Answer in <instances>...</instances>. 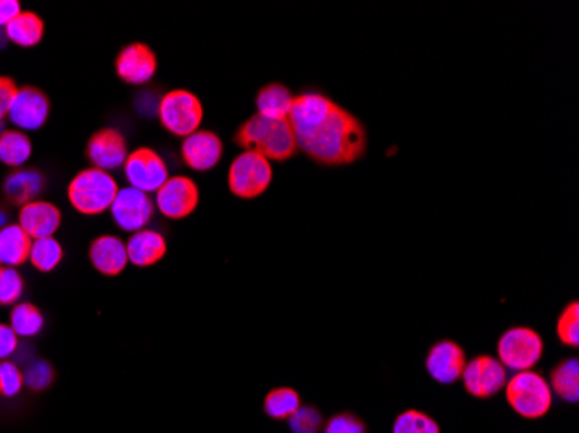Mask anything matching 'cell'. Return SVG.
<instances>
[{"label": "cell", "mask_w": 579, "mask_h": 433, "mask_svg": "<svg viewBox=\"0 0 579 433\" xmlns=\"http://www.w3.org/2000/svg\"><path fill=\"white\" fill-rule=\"evenodd\" d=\"M288 122L297 148L319 165H352L363 160L368 151L365 123L321 91L293 96Z\"/></svg>", "instance_id": "1"}, {"label": "cell", "mask_w": 579, "mask_h": 433, "mask_svg": "<svg viewBox=\"0 0 579 433\" xmlns=\"http://www.w3.org/2000/svg\"><path fill=\"white\" fill-rule=\"evenodd\" d=\"M235 143L245 151H257L271 162H287L299 151L288 120H269L254 115L236 130Z\"/></svg>", "instance_id": "2"}, {"label": "cell", "mask_w": 579, "mask_h": 433, "mask_svg": "<svg viewBox=\"0 0 579 433\" xmlns=\"http://www.w3.org/2000/svg\"><path fill=\"white\" fill-rule=\"evenodd\" d=\"M508 406L526 420H540L552 409L553 392L548 380L533 369L515 373L505 385Z\"/></svg>", "instance_id": "3"}, {"label": "cell", "mask_w": 579, "mask_h": 433, "mask_svg": "<svg viewBox=\"0 0 579 433\" xmlns=\"http://www.w3.org/2000/svg\"><path fill=\"white\" fill-rule=\"evenodd\" d=\"M118 184L110 172L99 169L82 170L68 186V198L73 208L84 215H101L110 210Z\"/></svg>", "instance_id": "4"}, {"label": "cell", "mask_w": 579, "mask_h": 433, "mask_svg": "<svg viewBox=\"0 0 579 433\" xmlns=\"http://www.w3.org/2000/svg\"><path fill=\"white\" fill-rule=\"evenodd\" d=\"M273 181V167L257 151H243L228 170L229 191L240 200H255L266 193Z\"/></svg>", "instance_id": "5"}, {"label": "cell", "mask_w": 579, "mask_h": 433, "mask_svg": "<svg viewBox=\"0 0 579 433\" xmlns=\"http://www.w3.org/2000/svg\"><path fill=\"white\" fill-rule=\"evenodd\" d=\"M498 361L505 369L512 371H529L543 357L545 342L538 331L527 326H512L501 333L496 343Z\"/></svg>", "instance_id": "6"}, {"label": "cell", "mask_w": 579, "mask_h": 433, "mask_svg": "<svg viewBox=\"0 0 579 433\" xmlns=\"http://www.w3.org/2000/svg\"><path fill=\"white\" fill-rule=\"evenodd\" d=\"M158 118L172 136H191L203 122L202 101L186 89L167 92L158 103Z\"/></svg>", "instance_id": "7"}, {"label": "cell", "mask_w": 579, "mask_h": 433, "mask_svg": "<svg viewBox=\"0 0 579 433\" xmlns=\"http://www.w3.org/2000/svg\"><path fill=\"white\" fill-rule=\"evenodd\" d=\"M463 387L475 399H491L507 385V369L496 357L475 356L463 369Z\"/></svg>", "instance_id": "8"}, {"label": "cell", "mask_w": 579, "mask_h": 433, "mask_svg": "<svg viewBox=\"0 0 579 433\" xmlns=\"http://www.w3.org/2000/svg\"><path fill=\"white\" fill-rule=\"evenodd\" d=\"M124 172L131 188L146 194L157 193L169 179V170L162 156L150 148L136 149L127 156Z\"/></svg>", "instance_id": "9"}, {"label": "cell", "mask_w": 579, "mask_h": 433, "mask_svg": "<svg viewBox=\"0 0 579 433\" xmlns=\"http://www.w3.org/2000/svg\"><path fill=\"white\" fill-rule=\"evenodd\" d=\"M200 203V189L193 179L186 175L169 177L157 191V208L167 219H186L195 214Z\"/></svg>", "instance_id": "10"}, {"label": "cell", "mask_w": 579, "mask_h": 433, "mask_svg": "<svg viewBox=\"0 0 579 433\" xmlns=\"http://www.w3.org/2000/svg\"><path fill=\"white\" fill-rule=\"evenodd\" d=\"M110 210L111 217L122 231L137 233L150 224L155 214V205L148 194L129 186V188L118 189Z\"/></svg>", "instance_id": "11"}, {"label": "cell", "mask_w": 579, "mask_h": 433, "mask_svg": "<svg viewBox=\"0 0 579 433\" xmlns=\"http://www.w3.org/2000/svg\"><path fill=\"white\" fill-rule=\"evenodd\" d=\"M467 364V354L462 345L453 340H439L430 347L425 357V369L432 380L441 385H453L462 378Z\"/></svg>", "instance_id": "12"}, {"label": "cell", "mask_w": 579, "mask_h": 433, "mask_svg": "<svg viewBox=\"0 0 579 433\" xmlns=\"http://www.w3.org/2000/svg\"><path fill=\"white\" fill-rule=\"evenodd\" d=\"M7 117L18 129L28 132L42 129L49 117V99L44 92L35 87L18 89Z\"/></svg>", "instance_id": "13"}, {"label": "cell", "mask_w": 579, "mask_h": 433, "mask_svg": "<svg viewBox=\"0 0 579 433\" xmlns=\"http://www.w3.org/2000/svg\"><path fill=\"white\" fill-rule=\"evenodd\" d=\"M181 155L189 169L195 172H209L221 162L224 144L221 137L212 130H196L195 134L184 137Z\"/></svg>", "instance_id": "14"}, {"label": "cell", "mask_w": 579, "mask_h": 433, "mask_svg": "<svg viewBox=\"0 0 579 433\" xmlns=\"http://www.w3.org/2000/svg\"><path fill=\"white\" fill-rule=\"evenodd\" d=\"M129 156L124 134L115 129H103L96 132L87 144V158L94 169L113 172L124 167Z\"/></svg>", "instance_id": "15"}, {"label": "cell", "mask_w": 579, "mask_h": 433, "mask_svg": "<svg viewBox=\"0 0 579 433\" xmlns=\"http://www.w3.org/2000/svg\"><path fill=\"white\" fill-rule=\"evenodd\" d=\"M157 56L146 44H131L118 54V77L131 85L148 84L157 73Z\"/></svg>", "instance_id": "16"}, {"label": "cell", "mask_w": 579, "mask_h": 433, "mask_svg": "<svg viewBox=\"0 0 579 433\" xmlns=\"http://www.w3.org/2000/svg\"><path fill=\"white\" fill-rule=\"evenodd\" d=\"M20 226L32 238H53L61 226V212L49 201H32L20 210Z\"/></svg>", "instance_id": "17"}, {"label": "cell", "mask_w": 579, "mask_h": 433, "mask_svg": "<svg viewBox=\"0 0 579 433\" xmlns=\"http://www.w3.org/2000/svg\"><path fill=\"white\" fill-rule=\"evenodd\" d=\"M89 257L92 265L105 276H118L129 264L127 246L117 236H101L92 241Z\"/></svg>", "instance_id": "18"}, {"label": "cell", "mask_w": 579, "mask_h": 433, "mask_svg": "<svg viewBox=\"0 0 579 433\" xmlns=\"http://www.w3.org/2000/svg\"><path fill=\"white\" fill-rule=\"evenodd\" d=\"M125 246H127L129 262L136 267L155 265L167 253V241L162 234L153 229H143L132 234L131 240L127 241Z\"/></svg>", "instance_id": "19"}, {"label": "cell", "mask_w": 579, "mask_h": 433, "mask_svg": "<svg viewBox=\"0 0 579 433\" xmlns=\"http://www.w3.org/2000/svg\"><path fill=\"white\" fill-rule=\"evenodd\" d=\"M292 103V91L287 85L278 84V82L264 85L255 97L257 115L269 118V120H288Z\"/></svg>", "instance_id": "20"}, {"label": "cell", "mask_w": 579, "mask_h": 433, "mask_svg": "<svg viewBox=\"0 0 579 433\" xmlns=\"http://www.w3.org/2000/svg\"><path fill=\"white\" fill-rule=\"evenodd\" d=\"M32 238L20 224L0 229V264L6 267H18L25 264L30 257Z\"/></svg>", "instance_id": "21"}, {"label": "cell", "mask_w": 579, "mask_h": 433, "mask_svg": "<svg viewBox=\"0 0 579 433\" xmlns=\"http://www.w3.org/2000/svg\"><path fill=\"white\" fill-rule=\"evenodd\" d=\"M550 388L562 401L576 404L579 399V361L578 357H566L550 369Z\"/></svg>", "instance_id": "22"}, {"label": "cell", "mask_w": 579, "mask_h": 433, "mask_svg": "<svg viewBox=\"0 0 579 433\" xmlns=\"http://www.w3.org/2000/svg\"><path fill=\"white\" fill-rule=\"evenodd\" d=\"M44 189V177L37 170H18L7 177L4 193L16 205L32 203Z\"/></svg>", "instance_id": "23"}, {"label": "cell", "mask_w": 579, "mask_h": 433, "mask_svg": "<svg viewBox=\"0 0 579 433\" xmlns=\"http://www.w3.org/2000/svg\"><path fill=\"white\" fill-rule=\"evenodd\" d=\"M4 30L7 40L16 46L35 47L44 37V21L35 13H20Z\"/></svg>", "instance_id": "24"}, {"label": "cell", "mask_w": 579, "mask_h": 433, "mask_svg": "<svg viewBox=\"0 0 579 433\" xmlns=\"http://www.w3.org/2000/svg\"><path fill=\"white\" fill-rule=\"evenodd\" d=\"M32 156V141L20 130H6L0 136V162L7 167H21Z\"/></svg>", "instance_id": "25"}, {"label": "cell", "mask_w": 579, "mask_h": 433, "mask_svg": "<svg viewBox=\"0 0 579 433\" xmlns=\"http://www.w3.org/2000/svg\"><path fill=\"white\" fill-rule=\"evenodd\" d=\"M299 408L300 395L293 388H274L264 401V411L273 420H290Z\"/></svg>", "instance_id": "26"}, {"label": "cell", "mask_w": 579, "mask_h": 433, "mask_svg": "<svg viewBox=\"0 0 579 433\" xmlns=\"http://www.w3.org/2000/svg\"><path fill=\"white\" fill-rule=\"evenodd\" d=\"M18 337L30 338L39 335L44 328L42 312L32 304H18L11 312V324Z\"/></svg>", "instance_id": "27"}, {"label": "cell", "mask_w": 579, "mask_h": 433, "mask_svg": "<svg viewBox=\"0 0 579 433\" xmlns=\"http://www.w3.org/2000/svg\"><path fill=\"white\" fill-rule=\"evenodd\" d=\"M30 262L40 272H51L63 260V248L54 238H40L32 241L30 248Z\"/></svg>", "instance_id": "28"}, {"label": "cell", "mask_w": 579, "mask_h": 433, "mask_svg": "<svg viewBox=\"0 0 579 433\" xmlns=\"http://www.w3.org/2000/svg\"><path fill=\"white\" fill-rule=\"evenodd\" d=\"M392 433H441V428L429 414L408 409L397 416Z\"/></svg>", "instance_id": "29"}, {"label": "cell", "mask_w": 579, "mask_h": 433, "mask_svg": "<svg viewBox=\"0 0 579 433\" xmlns=\"http://www.w3.org/2000/svg\"><path fill=\"white\" fill-rule=\"evenodd\" d=\"M557 337L560 343L571 347V349H578L579 345V304L578 300H573L571 304H567L560 316L557 317Z\"/></svg>", "instance_id": "30"}, {"label": "cell", "mask_w": 579, "mask_h": 433, "mask_svg": "<svg viewBox=\"0 0 579 433\" xmlns=\"http://www.w3.org/2000/svg\"><path fill=\"white\" fill-rule=\"evenodd\" d=\"M25 283L14 267H0V305H13L20 300Z\"/></svg>", "instance_id": "31"}, {"label": "cell", "mask_w": 579, "mask_h": 433, "mask_svg": "<svg viewBox=\"0 0 579 433\" xmlns=\"http://www.w3.org/2000/svg\"><path fill=\"white\" fill-rule=\"evenodd\" d=\"M54 371L51 364L46 361L28 362L23 371V382L32 390H46L53 383Z\"/></svg>", "instance_id": "32"}, {"label": "cell", "mask_w": 579, "mask_h": 433, "mask_svg": "<svg viewBox=\"0 0 579 433\" xmlns=\"http://www.w3.org/2000/svg\"><path fill=\"white\" fill-rule=\"evenodd\" d=\"M288 421L293 433H318L323 425V416L314 406H300Z\"/></svg>", "instance_id": "33"}, {"label": "cell", "mask_w": 579, "mask_h": 433, "mask_svg": "<svg viewBox=\"0 0 579 433\" xmlns=\"http://www.w3.org/2000/svg\"><path fill=\"white\" fill-rule=\"evenodd\" d=\"M23 373L14 362L0 361V395L14 397L23 388Z\"/></svg>", "instance_id": "34"}, {"label": "cell", "mask_w": 579, "mask_h": 433, "mask_svg": "<svg viewBox=\"0 0 579 433\" xmlns=\"http://www.w3.org/2000/svg\"><path fill=\"white\" fill-rule=\"evenodd\" d=\"M323 433H368V428L356 414L339 413L326 421Z\"/></svg>", "instance_id": "35"}, {"label": "cell", "mask_w": 579, "mask_h": 433, "mask_svg": "<svg viewBox=\"0 0 579 433\" xmlns=\"http://www.w3.org/2000/svg\"><path fill=\"white\" fill-rule=\"evenodd\" d=\"M18 335L9 324L0 323V361H7L18 350Z\"/></svg>", "instance_id": "36"}, {"label": "cell", "mask_w": 579, "mask_h": 433, "mask_svg": "<svg viewBox=\"0 0 579 433\" xmlns=\"http://www.w3.org/2000/svg\"><path fill=\"white\" fill-rule=\"evenodd\" d=\"M16 91L18 87L14 84V80L9 77H0V122H4V118L7 117Z\"/></svg>", "instance_id": "37"}, {"label": "cell", "mask_w": 579, "mask_h": 433, "mask_svg": "<svg viewBox=\"0 0 579 433\" xmlns=\"http://www.w3.org/2000/svg\"><path fill=\"white\" fill-rule=\"evenodd\" d=\"M21 13L18 0H0V28H6Z\"/></svg>", "instance_id": "38"}, {"label": "cell", "mask_w": 579, "mask_h": 433, "mask_svg": "<svg viewBox=\"0 0 579 433\" xmlns=\"http://www.w3.org/2000/svg\"><path fill=\"white\" fill-rule=\"evenodd\" d=\"M6 214H4V212H2V210H0V229H2V227H6Z\"/></svg>", "instance_id": "39"}]
</instances>
